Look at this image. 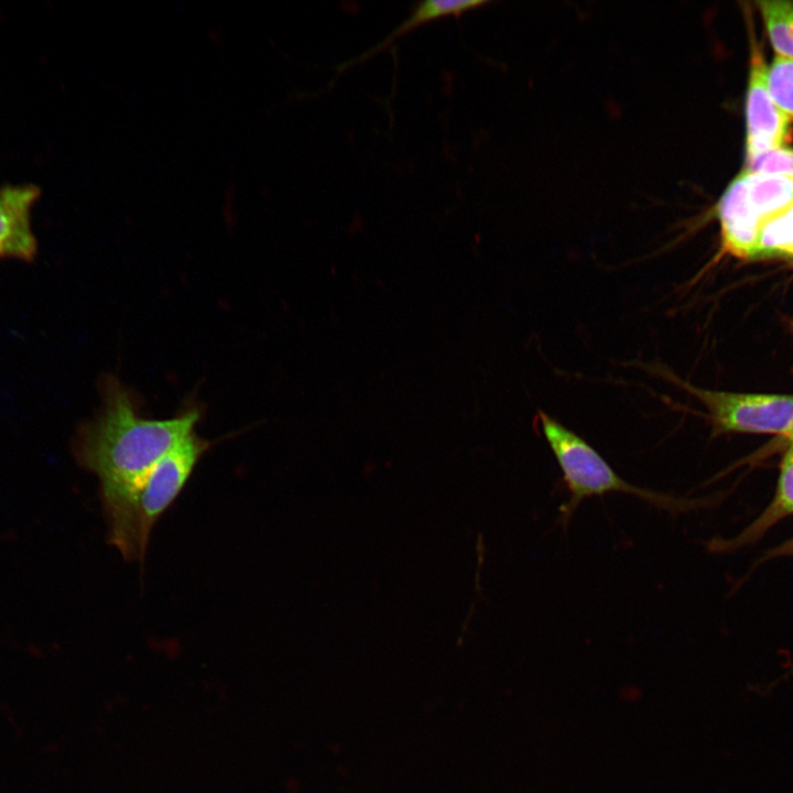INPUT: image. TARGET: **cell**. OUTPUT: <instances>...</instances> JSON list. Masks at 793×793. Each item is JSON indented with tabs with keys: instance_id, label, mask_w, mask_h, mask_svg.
Returning a JSON list of instances; mask_svg holds the SVG:
<instances>
[{
	"instance_id": "14",
	"label": "cell",
	"mask_w": 793,
	"mask_h": 793,
	"mask_svg": "<svg viewBox=\"0 0 793 793\" xmlns=\"http://www.w3.org/2000/svg\"><path fill=\"white\" fill-rule=\"evenodd\" d=\"M748 161L750 173L780 174L793 178V150L779 148Z\"/></svg>"
},
{
	"instance_id": "11",
	"label": "cell",
	"mask_w": 793,
	"mask_h": 793,
	"mask_svg": "<svg viewBox=\"0 0 793 793\" xmlns=\"http://www.w3.org/2000/svg\"><path fill=\"white\" fill-rule=\"evenodd\" d=\"M757 4L778 55L793 59V1L767 0Z\"/></svg>"
},
{
	"instance_id": "1",
	"label": "cell",
	"mask_w": 793,
	"mask_h": 793,
	"mask_svg": "<svg viewBox=\"0 0 793 793\" xmlns=\"http://www.w3.org/2000/svg\"><path fill=\"white\" fill-rule=\"evenodd\" d=\"M198 413L166 419H144L127 390L107 379L99 414L83 424L74 442L79 464L100 481V495L109 530L124 515L152 467L192 433Z\"/></svg>"
},
{
	"instance_id": "3",
	"label": "cell",
	"mask_w": 793,
	"mask_h": 793,
	"mask_svg": "<svg viewBox=\"0 0 793 793\" xmlns=\"http://www.w3.org/2000/svg\"><path fill=\"white\" fill-rule=\"evenodd\" d=\"M209 443L192 433L149 471L109 542L128 560H143L155 522L171 507L188 481Z\"/></svg>"
},
{
	"instance_id": "15",
	"label": "cell",
	"mask_w": 793,
	"mask_h": 793,
	"mask_svg": "<svg viewBox=\"0 0 793 793\" xmlns=\"http://www.w3.org/2000/svg\"><path fill=\"white\" fill-rule=\"evenodd\" d=\"M784 436H786L793 443V422Z\"/></svg>"
},
{
	"instance_id": "8",
	"label": "cell",
	"mask_w": 793,
	"mask_h": 793,
	"mask_svg": "<svg viewBox=\"0 0 793 793\" xmlns=\"http://www.w3.org/2000/svg\"><path fill=\"white\" fill-rule=\"evenodd\" d=\"M793 514V452L783 457L774 499L764 512L732 541H711L713 551H723L753 542L763 535L779 520Z\"/></svg>"
},
{
	"instance_id": "7",
	"label": "cell",
	"mask_w": 793,
	"mask_h": 793,
	"mask_svg": "<svg viewBox=\"0 0 793 793\" xmlns=\"http://www.w3.org/2000/svg\"><path fill=\"white\" fill-rule=\"evenodd\" d=\"M721 251L738 258H753L762 224L752 209L743 172L726 187L716 205Z\"/></svg>"
},
{
	"instance_id": "5",
	"label": "cell",
	"mask_w": 793,
	"mask_h": 793,
	"mask_svg": "<svg viewBox=\"0 0 793 793\" xmlns=\"http://www.w3.org/2000/svg\"><path fill=\"white\" fill-rule=\"evenodd\" d=\"M750 72L746 99L747 160L782 148L790 119L774 105L767 87V64L756 42L751 43Z\"/></svg>"
},
{
	"instance_id": "9",
	"label": "cell",
	"mask_w": 793,
	"mask_h": 793,
	"mask_svg": "<svg viewBox=\"0 0 793 793\" xmlns=\"http://www.w3.org/2000/svg\"><path fill=\"white\" fill-rule=\"evenodd\" d=\"M482 0H426L417 2L411 14L394 28L380 42L369 50L362 52L350 61L341 63L337 70L341 72L348 66L365 61L374 53L385 48L398 37L426 22L448 15H460L461 13L486 4Z\"/></svg>"
},
{
	"instance_id": "4",
	"label": "cell",
	"mask_w": 793,
	"mask_h": 793,
	"mask_svg": "<svg viewBox=\"0 0 793 793\" xmlns=\"http://www.w3.org/2000/svg\"><path fill=\"white\" fill-rule=\"evenodd\" d=\"M676 385L695 395L707 409L717 432L785 435L793 422V397L704 390L667 372Z\"/></svg>"
},
{
	"instance_id": "2",
	"label": "cell",
	"mask_w": 793,
	"mask_h": 793,
	"mask_svg": "<svg viewBox=\"0 0 793 793\" xmlns=\"http://www.w3.org/2000/svg\"><path fill=\"white\" fill-rule=\"evenodd\" d=\"M536 420L568 491L567 501L560 508L563 524L569 521L585 499L608 492L631 495L674 515L703 504L699 500L681 498L628 482L591 445L560 421L541 410L537 411Z\"/></svg>"
},
{
	"instance_id": "6",
	"label": "cell",
	"mask_w": 793,
	"mask_h": 793,
	"mask_svg": "<svg viewBox=\"0 0 793 793\" xmlns=\"http://www.w3.org/2000/svg\"><path fill=\"white\" fill-rule=\"evenodd\" d=\"M41 195L32 183L0 186V259L32 261L37 241L31 226V209Z\"/></svg>"
},
{
	"instance_id": "16",
	"label": "cell",
	"mask_w": 793,
	"mask_h": 793,
	"mask_svg": "<svg viewBox=\"0 0 793 793\" xmlns=\"http://www.w3.org/2000/svg\"><path fill=\"white\" fill-rule=\"evenodd\" d=\"M790 449L793 452V444H792V447H791Z\"/></svg>"
},
{
	"instance_id": "10",
	"label": "cell",
	"mask_w": 793,
	"mask_h": 793,
	"mask_svg": "<svg viewBox=\"0 0 793 793\" xmlns=\"http://www.w3.org/2000/svg\"><path fill=\"white\" fill-rule=\"evenodd\" d=\"M742 172L749 203L762 226L793 205V178L780 174Z\"/></svg>"
},
{
	"instance_id": "12",
	"label": "cell",
	"mask_w": 793,
	"mask_h": 793,
	"mask_svg": "<svg viewBox=\"0 0 793 793\" xmlns=\"http://www.w3.org/2000/svg\"><path fill=\"white\" fill-rule=\"evenodd\" d=\"M765 80L774 105L793 118V59L776 55L767 67Z\"/></svg>"
},
{
	"instance_id": "13",
	"label": "cell",
	"mask_w": 793,
	"mask_h": 793,
	"mask_svg": "<svg viewBox=\"0 0 793 793\" xmlns=\"http://www.w3.org/2000/svg\"><path fill=\"white\" fill-rule=\"evenodd\" d=\"M775 253L793 256V205L761 228L756 257Z\"/></svg>"
}]
</instances>
